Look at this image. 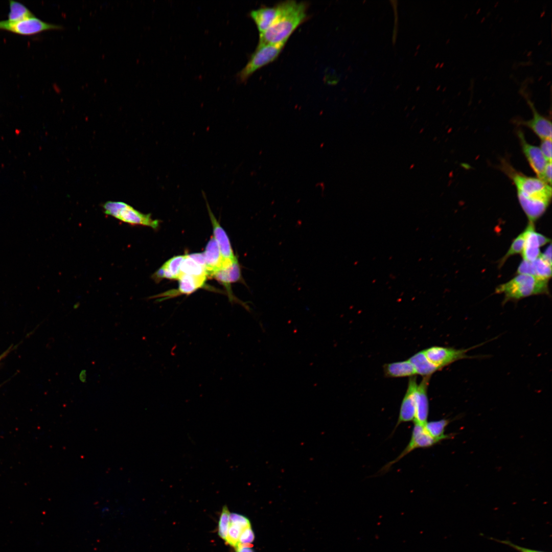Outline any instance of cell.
<instances>
[{
	"label": "cell",
	"instance_id": "21",
	"mask_svg": "<svg viewBox=\"0 0 552 552\" xmlns=\"http://www.w3.org/2000/svg\"><path fill=\"white\" fill-rule=\"evenodd\" d=\"M408 360L413 366L416 374L423 377L431 376L432 374L439 371L429 361L423 351L415 354Z\"/></svg>",
	"mask_w": 552,
	"mask_h": 552
},
{
	"label": "cell",
	"instance_id": "2",
	"mask_svg": "<svg viewBox=\"0 0 552 552\" xmlns=\"http://www.w3.org/2000/svg\"><path fill=\"white\" fill-rule=\"evenodd\" d=\"M278 13L270 27L259 34L257 45L287 41L294 31L308 17V4L289 0L277 4Z\"/></svg>",
	"mask_w": 552,
	"mask_h": 552
},
{
	"label": "cell",
	"instance_id": "27",
	"mask_svg": "<svg viewBox=\"0 0 552 552\" xmlns=\"http://www.w3.org/2000/svg\"><path fill=\"white\" fill-rule=\"evenodd\" d=\"M230 514L227 506H223L219 520L218 533L220 537L225 541L226 540L229 525Z\"/></svg>",
	"mask_w": 552,
	"mask_h": 552
},
{
	"label": "cell",
	"instance_id": "6",
	"mask_svg": "<svg viewBox=\"0 0 552 552\" xmlns=\"http://www.w3.org/2000/svg\"><path fill=\"white\" fill-rule=\"evenodd\" d=\"M63 29L62 25L44 21L36 16L15 22L7 20H0V30L21 36H33L44 31L61 30Z\"/></svg>",
	"mask_w": 552,
	"mask_h": 552
},
{
	"label": "cell",
	"instance_id": "13",
	"mask_svg": "<svg viewBox=\"0 0 552 552\" xmlns=\"http://www.w3.org/2000/svg\"><path fill=\"white\" fill-rule=\"evenodd\" d=\"M430 377H423L420 384H418L416 393V412L413 423L423 425L427 422L429 414L427 390Z\"/></svg>",
	"mask_w": 552,
	"mask_h": 552
},
{
	"label": "cell",
	"instance_id": "15",
	"mask_svg": "<svg viewBox=\"0 0 552 552\" xmlns=\"http://www.w3.org/2000/svg\"><path fill=\"white\" fill-rule=\"evenodd\" d=\"M206 277H197L189 274H180L179 278V286L177 290H172L164 294L154 296L152 297L166 296V298L176 296L180 294L189 295L198 289L204 286Z\"/></svg>",
	"mask_w": 552,
	"mask_h": 552
},
{
	"label": "cell",
	"instance_id": "29",
	"mask_svg": "<svg viewBox=\"0 0 552 552\" xmlns=\"http://www.w3.org/2000/svg\"><path fill=\"white\" fill-rule=\"evenodd\" d=\"M540 149L548 162H551V139L541 140Z\"/></svg>",
	"mask_w": 552,
	"mask_h": 552
},
{
	"label": "cell",
	"instance_id": "32",
	"mask_svg": "<svg viewBox=\"0 0 552 552\" xmlns=\"http://www.w3.org/2000/svg\"><path fill=\"white\" fill-rule=\"evenodd\" d=\"M516 273L535 275L532 262L523 260L517 268Z\"/></svg>",
	"mask_w": 552,
	"mask_h": 552
},
{
	"label": "cell",
	"instance_id": "18",
	"mask_svg": "<svg viewBox=\"0 0 552 552\" xmlns=\"http://www.w3.org/2000/svg\"><path fill=\"white\" fill-rule=\"evenodd\" d=\"M184 258L185 255L171 258L153 274L152 279L155 282H159L164 278L178 280L180 275V266Z\"/></svg>",
	"mask_w": 552,
	"mask_h": 552
},
{
	"label": "cell",
	"instance_id": "11",
	"mask_svg": "<svg viewBox=\"0 0 552 552\" xmlns=\"http://www.w3.org/2000/svg\"><path fill=\"white\" fill-rule=\"evenodd\" d=\"M517 135L523 153L531 168L536 175V177L541 179L548 163L543 155L539 147L528 143L521 130L517 131Z\"/></svg>",
	"mask_w": 552,
	"mask_h": 552
},
{
	"label": "cell",
	"instance_id": "34",
	"mask_svg": "<svg viewBox=\"0 0 552 552\" xmlns=\"http://www.w3.org/2000/svg\"><path fill=\"white\" fill-rule=\"evenodd\" d=\"M541 179L551 186V162H548L544 170Z\"/></svg>",
	"mask_w": 552,
	"mask_h": 552
},
{
	"label": "cell",
	"instance_id": "23",
	"mask_svg": "<svg viewBox=\"0 0 552 552\" xmlns=\"http://www.w3.org/2000/svg\"><path fill=\"white\" fill-rule=\"evenodd\" d=\"M450 422V419H443L437 421H427L424 426L427 432L432 437L443 441L452 437L451 434H444L446 427Z\"/></svg>",
	"mask_w": 552,
	"mask_h": 552
},
{
	"label": "cell",
	"instance_id": "16",
	"mask_svg": "<svg viewBox=\"0 0 552 552\" xmlns=\"http://www.w3.org/2000/svg\"><path fill=\"white\" fill-rule=\"evenodd\" d=\"M278 13L277 4L273 7H262L252 10L249 16L256 24L261 34L266 31L271 25Z\"/></svg>",
	"mask_w": 552,
	"mask_h": 552
},
{
	"label": "cell",
	"instance_id": "31",
	"mask_svg": "<svg viewBox=\"0 0 552 552\" xmlns=\"http://www.w3.org/2000/svg\"><path fill=\"white\" fill-rule=\"evenodd\" d=\"M255 536L251 526L245 528L240 535L239 544H250L253 542Z\"/></svg>",
	"mask_w": 552,
	"mask_h": 552
},
{
	"label": "cell",
	"instance_id": "17",
	"mask_svg": "<svg viewBox=\"0 0 552 552\" xmlns=\"http://www.w3.org/2000/svg\"><path fill=\"white\" fill-rule=\"evenodd\" d=\"M203 254L208 275L212 276L215 272L223 268L222 258L213 237L209 241Z\"/></svg>",
	"mask_w": 552,
	"mask_h": 552
},
{
	"label": "cell",
	"instance_id": "5",
	"mask_svg": "<svg viewBox=\"0 0 552 552\" xmlns=\"http://www.w3.org/2000/svg\"><path fill=\"white\" fill-rule=\"evenodd\" d=\"M102 206L106 214L130 225L146 226L153 229L158 226V220L152 219L150 214H143L124 202L108 201Z\"/></svg>",
	"mask_w": 552,
	"mask_h": 552
},
{
	"label": "cell",
	"instance_id": "38",
	"mask_svg": "<svg viewBox=\"0 0 552 552\" xmlns=\"http://www.w3.org/2000/svg\"><path fill=\"white\" fill-rule=\"evenodd\" d=\"M11 349V348H9L6 351L4 352L2 355H0V361L8 355V354L10 352Z\"/></svg>",
	"mask_w": 552,
	"mask_h": 552
},
{
	"label": "cell",
	"instance_id": "3",
	"mask_svg": "<svg viewBox=\"0 0 552 552\" xmlns=\"http://www.w3.org/2000/svg\"><path fill=\"white\" fill-rule=\"evenodd\" d=\"M548 280L528 274H517L510 281L499 285L496 293L504 294L503 303L516 301L534 295L548 294Z\"/></svg>",
	"mask_w": 552,
	"mask_h": 552
},
{
	"label": "cell",
	"instance_id": "14",
	"mask_svg": "<svg viewBox=\"0 0 552 552\" xmlns=\"http://www.w3.org/2000/svg\"><path fill=\"white\" fill-rule=\"evenodd\" d=\"M523 233L524 243L521 253L523 260L532 262L541 255L538 233L535 231L534 223L531 222H528Z\"/></svg>",
	"mask_w": 552,
	"mask_h": 552
},
{
	"label": "cell",
	"instance_id": "28",
	"mask_svg": "<svg viewBox=\"0 0 552 552\" xmlns=\"http://www.w3.org/2000/svg\"><path fill=\"white\" fill-rule=\"evenodd\" d=\"M245 528H246L229 522L226 543L235 548L239 544L240 535Z\"/></svg>",
	"mask_w": 552,
	"mask_h": 552
},
{
	"label": "cell",
	"instance_id": "19",
	"mask_svg": "<svg viewBox=\"0 0 552 552\" xmlns=\"http://www.w3.org/2000/svg\"><path fill=\"white\" fill-rule=\"evenodd\" d=\"M383 370L385 376L390 378L410 377L417 375L408 360L385 364Z\"/></svg>",
	"mask_w": 552,
	"mask_h": 552
},
{
	"label": "cell",
	"instance_id": "9",
	"mask_svg": "<svg viewBox=\"0 0 552 552\" xmlns=\"http://www.w3.org/2000/svg\"><path fill=\"white\" fill-rule=\"evenodd\" d=\"M522 94L531 108L533 117L527 121H518L517 123L526 126L533 131L540 139H551V122L548 118L541 114L536 109L534 104L530 99L524 89H521Z\"/></svg>",
	"mask_w": 552,
	"mask_h": 552
},
{
	"label": "cell",
	"instance_id": "12",
	"mask_svg": "<svg viewBox=\"0 0 552 552\" xmlns=\"http://www.w3.org/2000/svg\"><path fill=\"white\" fill-rule=\"evenodd\" d=\"M418 384L415 376L409 379L406 392L402 399L398 419L394 430L401 423L414 421L416 412V393Z\"/></svg>",
	"mask_w": 552,
	"mask_h": 552
},
{
	"label": "cell",
	"instance_id": "26",
	"mask_svg": "<svg viewBox=\"0 0 552 552\" xmlns=\"http://www.w3.org/2000/svg\"><path fill=\"white\" fill-rule=\"evenodd\" d=\"M524 243V235L523 232L514 239L508 251L500 260L499 265V267L502 266L510 257L514 255L521 254L523 248Z\"/></svg>",
	"mask_w": 552,
	"mask_h": 552
},
{
	"label": "cell",
	"instance_id": "33",
	"mask_svg": "<svg viewBox=\"0 0 552 552\" xmlns=\"http://www.w3.org/2000/svg\"><path fill=\"white\" fill-rule=\"evenodd\" d=\"M490 539L496 541L498 542L502 543L503 544L507 545L519 552H545L537 550L531 549L524 547H522L514 544L508 540H500L493 538H490Z\"/></svg>",
	"mask_w": 552,
	"mask_h": 552
},
{
	"label": "cell",
	"instance_id": "1",
	"mask_svg": "<svg viewBox=\"0 0 552 552\" xmlns=\"http://www.w3.org/2000/svg\"><path fill=\"white\" fill-rule=\"evenodd\" d=\"M500 168L514 184L519 203L528 222L534 223L551 202V186L537 177L527 176L516 170L506 159L502 160Z\"/></svg>",
	"mask_w": 552,
	"mask_h": 552
},
{
	"label": "cell",
	"instance_id": "22",
	"mask_svg": "<svg viewBox=\"0 0 552 552\" xmlns=\"http://www.w3.org/2000/svg\"><path fill=\"white\" fill-rule=\"evenodd\" d=\"M35 16L25 5L13 0L9 1V11L8 14L9 21L15 22L22 20Z\"/></svg>",
	"mask_w": 552,
	"mask_h": 552
},
{
	"label": "cell",
	"instance_id": "30",
	"mask_svg": "<svg viewBox=\"0 0 552 552\" xmlns=\"http://www.w3.org/2000/svg\"><path fill=\"white\" fill-rule=\"evenodd\" d=\"M229 522L239 525L244 528L250 526L249 520L244 516L236 514H230Z\"/></svg>",
	"mask_w": 552,
	"mask_h": 552
},
{
	"label": "cell",
	"instance_id": "8",
	"mask_svg": "<svg viewBox=\"0 0 552 552\" xmlns=\"http://www.w3.org/2000/svg\"><path fill=\"white\" fill-rule=\"evenodd\" d=\"M441 440L432 437L426 430L424 426L414 423L410 440L402 452L394 460L387 463L382 469L383 472L411 451L418 448L430 447Z\"/></svg>",
	"mask_w": 552,
	"mask_h": 552
},
{
	"label": "cell",
	"instance_id": "4",
	"mask_svg": "<svg viewBox=\"0 0 552 552\" xmlns=\"http://www.w3.org/2000/svg\"><path fill=\"white\" fill-rule=\"evenodd\" d=\"M286 42L257 45L246 65L237 74L238 80L241 82H246L256 71L276 60Z\"/></svg>",
	"mask_w": 552,
	"mask_h": 552
},
{
	"label": "cell",
	"instance_id": "25",
	"mask_svg": "<svg viewBox=\"0 0 552 552\" xmlns=\"http://www.w3.org/2000/svg\"><path fill=\"white\" fill-rule=\"evenodd\" d=\"M532 262L535 276L546 280L551 278V264L544 260L540 255Z\"/></svg>",
	"mask_w": 552,
	"mask_h": 552
},
{
	"label": "cell",
	"instance_id": "36",
	"mask_svg": "<svg viewBox=\"0 0 552 552\" xmlns=\"http://www.w3.org/2000/svg\"><path fill=\"white\" fill-rule=\"evenodd\" d=\"M250 545L239 544L235 547L236 552H254Z\"/></svg>",
	"mask_w": 552,
	"mask_h": 552
},
{
	"label": "cell",
	"instance_id": "35",
	"mask_svg": "<svg viewBox=\"0 0 552 552\" xmlns=\"http://www.w3.org/2000/svg\"><path fill=\"white\" fill-rule=\"evenodd\" d=\"M188 255L197 263L205 268L204 257L203 253H194Z\"/></svg>",
	"mask_w": 552,
	"mask_h": 552
},
{
	"label": "cell",
	"instance_id": "10",
	"mask_svg": "<svg viewBox=\"0 0 552 552\" xmlns=\"http://www.w3.org/2000/svg\"><path fill=\"white\" fill-rule=\"evenodd\" d=\"M206 205L213 229V237L219 247L223 260V268L231 265L238 259L234 255L228 237L211 211L206 201Z\"/></svg>",
	"mask_w": 552,
	"mask_h": 552
},
{
	"label": "cell",
	"instance_id": "37",
	"mask_svg": "<svg viewBox=\"0 0 552 552\" xmlns=\"http://www.w3.org/2000/svg\"><path fill=\"white\" fill-rule=\"evenodd\" d=\"M86 371L85 369L81 370L79 375L80 381L82 383H86Z\"/></svg>",
	"mask_w": 552,
	"mask_h": 552
},
{
	"label": "cell",
	"instance_id": "24",
	"mask_svg": "<svg viewBox=\"0 0 552 552\" xmlns=\"http://www.w3.org/2000/svg\"><path fill=\"white\" fill-rule=\"evenodd\" d=\"M182 274L204 277L208 275L205 268L195 262L187 254L185 255L180 266V274Z\"/></svg>",
	"mask_w": 552,
	"mask_h": 552
},
{
	"label": "cell",
	"instance_id": "20",
	"mask_svg": "<svg viewBox=\"0 0 552 552\" xmlns=\"http://www.w3.org/2000/svg\"><path fill=\"white\" fill-rule=\"evenodd\" d=\"M212 277L229 290L231 283L241 280V269L238 260L229 266L218 270Z\"/></svg>",
	"mask_w": 552,
	"mask_h": 552
},
{
	"label": "cell",
	"instance_id": "7",
	"mask_svg": "<svg viewBox=\"0 0 552 552\" xmlns=\"http://www.w3.org/2000/svg\"><path fill=\"white\" fill-rule=\"evenodd\" d=\"M469 349H455L451 347L432 346L423 351L429 361L439 370L450 364L464 359L474 358L467 354Z\"/></svg>",
	"mask_w": 552,
	"mask_h": 552
}]
</instances>
